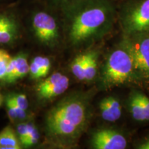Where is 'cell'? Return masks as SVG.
<instances>
[{
	"label": "cell",
	"mask_w": 149,
	"mask_h": 149,
	"mask_svg": "<svg viewBox=\"0 0 149 149\" xmlns=\"http://www.w3.org/2000/svg\"><path fill=\"white\" fill-rule=\"evenodd\" d=\"M57 10L63 37L74 49H88L109 36L117 24V3L111 0H68Z\"/></svg>",
	"instance_id": "6da1fadb"
},
{
	"label": "cell",
	"mask_w": 149,
	"mask_h": 149,
	"mask_svg": "<svg viewBox=\"0 0 149 149\" xmlns=\"http://www.w3.org/2000/svg\"><path fill=\"white\" fill-rule=\"evenodd\" d=\"M97 89L77 91L61 98L46 113L44 134L46 142L57 148H72L88 127L92 101Z\"/></svg>",
	"instance_id": "7a4b0ae2"
},
{
	"label": "cell",
	"mask_w": 149,
	"mask_h": 149,
	"mask_svg": "<svg viewBox=\"0 0 149 149\" xmlns=\"http://www.w3.org/2000/svg\"><path fill=\"white\" fill-rule=\"evenodd\" d=\"M128 50L120 42L108 54L98 74L99 88L110 90L141 81Z\"/></svg>",
	"instance_id": "3957f363"
},
{
	"label": "cell",
	"mask_w": 149,
	"mask_h": 149,
	"mask_svg": "<svg viewBox=\"0 0 149 149\" xmlns=\"http://www.w3.org/2000/svg\"><path fill=\"white\" fill-rule=\"evenodd\" d=\"M35 6L26 16L31 33L35 38L49 48L58 45L62 35L61 20L58 11L43 2Z\"/></svg>",
	"instance_id": "277c9868"
},
{
	"label": "cell",
	"mask_w": 149,
	"mask_h": 149,
	"mask_svg": "<svg viewBox=\"0 0 149 149\" xmlns=\"http://www.w3.org/2000/svg\"><path fill=\"white\" fill-rule=\"evenodd\" d=\"M117 24L122 36H149V0L117 2Z\"/></svg>",
	"instance_id": "5b68a950"
},
{
	"label": "cell",
	"mask_w": 149,
	"mask_h": 149,
	"mask_svg": "<svg viewBox=\"0 0 149 149\" xmlns=\"http://www.w3.org/2000/svg\"><path fill=\"white\" fill-rule=\"evenodd\" d=\"M121 42L131 56L141 80L149 79V36H122Z\"/></svg>",
	"instance_id": "8992f818"
},
{
	"label": "cell",
	"mask_w": 149,
	"mask_h": 149,
	"mask_svg": "<svg viewBox=\"0 0 149 149\" xmlns=\"http://www.w3.org/2000/svg\"><path fill=\"white\" fill-rule=\"evenodd\" d=\"M23 28L19 13L13 6L0 8V45H8L17 40Z\"/></svg>",
	"instance_id": "52a82bcc"
},
{
	"label": "cell",
	"mask_w": 149,
	"mask_h": 149,
	"mask_svg": "<svg viewBox=\"0 0 149 149\" xmlns=\"http://www.w3.org/2000/svg\"><path fill=\"white\" fill-rule=\"evenodd\" d=\"M91 146L94 149H125L127 137L122 130L113 127L100 128L91 134Z\"/></svg>",
	"instance_id": "ba28073f"
},
{
	"label": "cell",
	"mask_w": 149,
	"mask_h": 149,
	"mask_svg": "<svg viewBox=\"0 0 149 149\" xmlns=\"http://www.w3.org/2000/svg\"><path fill=\"white\" fill-rule=\"evenodd\" d=\"M68 87L69 78L61 72H56L37 84L35 92L39 100L47 102L62 95Z\"/></svg>",
	"instance_id": "9c48e42d"
},
{
	"label": "cell",
	"mask_w": 149,
	"mask_h": 149,
	"mask_svg": "<svg viewBox=\"0 0 149 149\" xmlns=\"http://www.w3.org/2000/svg\"><path fill=\"white\" fill-rule=\"evenodd\" d=\"M98 108L102 120L108 123H115L122 117L124 107L118 96L109 95L100 100Z\"/></svg>",
	"instance_id": "30bf717a"
},
{
	"label": "cell",
	"mask_w": 149,
	"mask_h": 149,
	"mask_svg": "<svg viewBox=\"0 0 149 149\" xmlns=\"http://www.w3.org/2000/svg\"><path fill=\"white\" fill-rule=\"evenodd\" d=\"M29 67L27 55L22 53H19L11 58L7 67L5 77L1 81L6 84L15 82L29 74Z\"/></svg>",
	"instance_id": "8fae6325"
},
{
	"label": "cell",
	"mask_w": 149,
	"mask_h": 149,
	"mask_svg": "<svg viewBox=\"0 0 149 149\" xmlns=\"http://www.w3.org/2000/svg\"><path fill=\"white\" fill-rule=\"evenodd\" d=\"M126 109L131 118L137 122H149V113L141 103L138 95V89H133L126 100Z\"/></svg>",
	"instance_id": "7c38bea8"
},
{
	"label": "cell",
	"mask_w": 149,
	"mask_h": 149,
	"mask_svg": "<svg viewBox=\"0 0 149 149\" xmlns=\"http://www.w3.org/2000/svg\"><path fill=\"white\" fill-rule=\"evenodd\" d=\"M22 147L17 133L11 126H6L0 132V149H20Z\"/></svg>",
	"instance_id": "4fadbf2b"
},
{
	"label": "cell",
	"mask_w": 149,
	"mask_h": 149,
	"mask_svg": "<svg viewBox=\"0 0 149 149\" xmlns=\"http://www.w3.org/2000/svg\"><path fill=\"white\" fill-rule=\"evenodd\" d=\"M99 55L100 52L96 49H88V56L85 68L86 82H91L98 76Z\"/></svg>",
	"instance_id": "5bb4252c"
},
{
	"label": "cell",
	"mask_w": 149,
	"mask_h": 149,
	"mask_svg": "<svg viewBox=\"0 0 149 149\" xmlns=\"http://www.w3.org/2000/svg\"><path fill=\"white\" fill-rule=\"evenodd\" d=\"M88 56V49H86L81 53L78 54L70 64V71L79 81H85V68Z\"/></svg>",
	"instance_id": "9a60e30c"
},
{
	"label": "cell",
	"mask_w": 149,
	"mask_h": 149,
	"mask_svg": "<svg viewBox=\"0 0 149 149\" xmlns=\"http://www.w3.org/2000/svg\"><path fill=\"white\" fill-rule=\"evenodd\" d=\"M6 106L7 114L13 123L24 122L29 117L27 111L19 107L9 96L6 97Z\"/></svg>",
	"instance_id": "2e32d148"
},
{
	"label": "cell",
	"mask_w": 149,
	"mask_h": 149,
	"mask_svg": "<svg viewBox=\"0 0 149 149\" xmlns=\"http://www.w3.org/2000/svg\"><path fill=\"white\" fill-rule=\"evenodd\" d=\"M34 124H33V122H22V123H19L17 126L16 133L21 145L22 143L25 140L28 135H29Z\"/></svg>",
	"instance_id": "e0dca14e"
},
{
	"label": "cell",
	"mask_w": 149,
	"mask_h": 149,
	"mask_svg": "<svg viewBox=\"0 0 149 149\" xmlns=\"http://www.w3.org/2000/svg\"><path fill=\"white\" fill-rule=\"evenodd\" d=\"M40 69L41 78L45 77L49 72L51 68V62L49 58L43 56H37L35 57Z\"/></svg>",
	"instance_id": "ac0fdd59"
},
{
	"label": "cell",
	"mask_w": 149,
	"mask_h": 149,
	"mask_svg": "<svg viewBox=\"0 0 149 149\" xmlns=\"http://www.w3.org/2000/svg\"><path fill=\"white\" fill-rule=\"evenodd\" d=\"M40 134L39 133V130L36 127V126L34 124L31 132H30L29 135H28L25 140L22 143V146L25 147V148H29V147L34 146L40 140Z\"/></svg>",
	"instance_id": "d6986e66"
},
{
	"label": "cell",
	"mask_w": 149,
	"mask_h": 149,
	"mask_svg": "<svg viewBox=\"0 0 149 149\" xmlns=\"http://www.w3.org/2000/svg\"><path fill=\"white\" fill-rule=\"evenodd\" d=\"M12 57L6 51L0 48V80L5 77L7 67Z\"/></svg>",
	"instance_id": "ffe728a7"
},
{
	"label": "cell",
	"mask_w": 149,
	"mask_h": 149,
	"mask_svg": "<svg viewBox=\"0 0 149 149\" xmlns=\"http://www.w3.org/2000/svg\"><path fill=\"white\" fill-rule=\"evenodd\" d=\"M9 96L16 104V105H17L21 109L27 111L29 109V101L25 95L22 93H17V94H10Z\"/></svg>",
	"instance_id": "44dd1931"
},
{
	"label": "cell",
	"mask_w": 149,
	"mask_h": 149,
	"mask_svg": "<svg viewBox=\"0 0 149 149\" xmlns=\"http://www.w3.org/2000/svg\"><path fill=\"white\" fill-rule=\"evenodd\" d=\"M29 74L31 79H39L41 78L40 67L35 58L33 59L30 64Z\"/></svg>",
	"instance_id": "7402d4cb"
},
{
	"label": "cell",
	"mask_w": 149,
	"mask_h": 149,
	"mask_svg": "<svg viewBox=\"0 0 149 149\" xmlns=\"http://www.w3.org/2000/svg\"><path fill=\"white\" fill-rule=\"evenodd\" d=\"M41 1L45 3L46 4H47L48 6L57 10V8H58L61 3L68 1V0H41Z\"/></svg>",
	"instance_id": "603a6c76"
},
{
	"label": "cell",
	"mask_w": 149,
	"mask_h": 149,
	"mask_svg": "<svg viewBox=\"0 0 149 149\" xmlns=\"http://www.w3.org/2000/svg\"><path fill=\"white\" fill-rule=\"evenodd\" d=\"M136 148L138 149H149V136L143 138L136 145Z\"/></svg>",
	"instance_id": "cb8c5ba5"
},
{
	"label": "cell",
	"mask_w": 149,
	"mask_h": 149,
	"mask_svg": "<svg viewBox=\"0 0 149 149\" xmlns=\"http://www.w3.org/2000/svg\"><path fill=\"white\" fill-rule=\"evenodd\" d=\"M3 102V96L1 95V93H0V107L2 105Z\"/></svg>",
	"instance_id": "d4e9b609"
},
{
	"label": "cell",
	"mask_w": 149,
	"mask_h": 149,
	"mask_svg": "<svg viewBox=\"0 0 149 149\" xmlns=\"http://www.w3.org/2000/svg\"><path fill=\"white\" fill-rule=\"evenodd\" d=\"M5 1H6V0H0V5L3 4L5 2Z\"/></svg>",
	"instance_id": "484cf974"
},
{
	"label": "cell",
	"mask_w": 149,
	"mask_h": 149,
	"mask_svg": "<svg viewBox=\"0 0 149 149\" xmlns=\"http://www.w3.org/2000/svg\"><path fill=\"white\" fill-rule=\"evenodd\" d=\"M111 1H115V2H118L119 1H120V0H111Z\"/></svg>",
	"instance_id": "4316f807"
}]
</instances>
